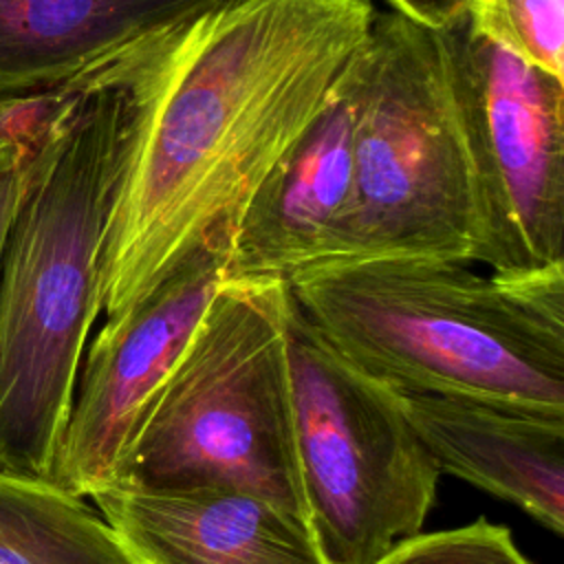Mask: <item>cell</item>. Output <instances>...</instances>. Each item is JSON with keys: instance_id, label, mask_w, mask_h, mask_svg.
<instances>
[{"instance_id": "1", "label": "cell", "mask_w": 564, "mask_h": 564, "mask_svg": "<svg viewBox=\"0 0 564 564\" xmlns=\"http://www.w3.org/2000/svg\"><path fill=\"white\" fill-rule=\"evenodd\" d=\"M370 0H220L159 53L99 262L106 319L203 249L229 251L249 198L328 104Z\"/></svg>"}, {"instance_id": "2", "label": "cell", "mask_w": 564, "mask_h": 564, "mask_svg": "<svg viewBox=\"0 0 564 564\" xmlns=\"http://www.w3.org/2000/svg\"><path fill=\"white\" fill-rule=\"evenodd\" d=\"M178 24L137 35L51 90L33 132L0 253V471L51 480L101 313L108 220L154 62Z\"/></svg>"}, {"instance_id": "3", "label": "cell", "mask_w": 564, "mask_h": 564, "mask_svg": "<svg viewBox=\"0 0 564 564\" xmlns=\"http://www.w3.org/2000/svg\"><path fill=\"white\" fill-rule=\"evenodd\" d=\"M286 289L339 355L397 392L564 416V262L480 275L430 258L337 260Z\"/></svg>"}, {"instance_id": "4", "label": "cell", "mask_w": 564, "mask_h": 564, "mask_svg": "<svg viewBox=\"0 0 564 564\" xmlns=\"http://www.w3.org/2000/svg\"><path fill=\"white\" fill-rule=\"evenodd\" d=\"M355 68L352 198L330 262H476L482 212L447 29L377 13Z\"/></svg>"}, {"instance_id": "5", "label": "cell", "mask_w": 564, "mask_h": 564, "mask_svg": "<svg viewBox=\"0 0 564 564\" xmlns=\"http://www.w3.org/2000/svg\"><path fill=\"white\" fill-rule=\"evenodd\" d=\"M286 313V282L225 278L152 399L112 485L234 487L304 518Z\"/></svg>"}, {"instance_id": "6", "label": "cell", "mask_w": 564, "mask_h": 564, "mask_svg": "<svg viewBox=\"0 0 564 564\" xmlns=\"http://www.w3.org/2000/svg\"><path fill=\"white\" fill-rule=\"evenodd\" d=\"M286 370L304 520L328 564H375L423 533L441 471L399 392L339 355L289 295Z\"/></svg>"}, {"instance_id": "7", "label": "cell", "mask_w": 564, "mask_h": 564, "mask_svg": "<svg viewBox=\"0 0 564 564\" xmlns=\"http://www.w3.org/2000/svg\"><path fill=\"white\" fill-rule=\"evenodd\" d=\"M447 37L482 212L476 262L491 273L564 262V82L465 20Z\"/></svg>"}, {"instance_id": "8", "label": "cell", "mask_w": 564, "mask_h": 564, "mask_svg": "<svg viewBox=\"0 0 564 564\" xmlns=\"http://www.w3.org/2000/svg\"><path fill=\"white\" fill-rule=\"evenodd\" d=\"M225 264L227 251L203 249L106 319L77 375L51 482L77 498L115 482L152 399L225 280Z\"/></svg>"}, {"instance_id": "9", "label": "cell", "mask_w": 564, "mask_h": 564, "mask_svg": "<svg viewBox=\"0 0 564 564\" xmlns=\"http://www.w3.org/2000/svg\"><path fill=\"white\" fill-rule=\"evenodd\" d=\"M355 62L357 55L319 117L249 198L229 242L225 278L289 282L333 260L352 198Z\"/></svg>"}, {"instance_id": "10", "label": "cell", "mask_w": 564, "mask_h": 564, "mask_svg": "<svg viewBox=\"0 0 564 564\" xmlns=\"http://www.w3.org/2000/svg\"><path fill=\"white\" fill-rule=\"evenodd\" d=\"M141 564H328L304 518L234 487L90 496Z\"/></svg>"}, {"instance_id": "11", "label": "cell", "mask_w": 564, "mask_h": 564, "mask_svg": "<svg viewBox=\"0 0 564 564\" xmlns=\"http://www.w3.org/2000/svg\"><path fill=\"white\" fill-rule=\"evenodd\" d=\"M399 399L438 471L513 502L562 533L564 416L447 394L399 392Z\"/></svg>"}, {"instance_id": "12", "label": "cell", "mask_w": 564, "mask_h": 564, "mask_svg": "<svg viewBox=\"0 0 564 564\" xmlns=\"http://www.w3.org/2000/svg\"><path fill=\"white\" fill-rule=\"evenodd\" d=\"M198 11L194 0H0V97L55 90L137 35Z\"/></svg>"}, {"instance_id": "13", "label": "cell", "mask_w": 564, "mask_h": 564, "mask_svg": "<svg viewBox=\"0 0 564 564\" xmlns=\"http://www.w3.org/2000/svg\"><path fill=\"white\" fill-rule=\"evenodd\" d=\"M0 564H141L84 498L0 471Z\"/></svg>"}, {"instance_id": "14", "label": "cell", "mask_w": 564, "mask_h": 564, "mask_svg": "<svg viewBox=\"0 0 564 564\" xmlns=\"http://www.w3.org/2000/svg\"><path fill=\"white\" fill-rule=\"evenodd\" d=\"M467 29L564 82V0H469Z\"/></svg>"}, {"instance_id": "15", "label": "cell", "mask_w": 564, "mask_h": 564, "mask_svg": "<svg viewBox=\"0 0 564 564\" xmlns=\"http://www.w3.org/2000/svg\"><path fill=\"white\" fill-rule=\"evenodd\" d=\"M375 564H531L502 524L476 520L465 527L419 533L399 542Z\"/></svg>"}, {"instance_id": "16", "label": "cell", "mask_w": 564, "mask_h": 564, "mask_svg": "<svg viewBox=\"0 0 564 564\" xmlns=\"http://www.w3.org/2000/svg\"><path fill=\"white\" fill-rule=\"evenodd\" d=\"M46 101V93L26 97L0 139V253L22 185V174L33 141V132L44 115Z\"/></svg>"}, {"instance_id": "17", "label": "cell", "mask_w": 564, "mask_h": 564, "mask_svg": "<svg viewBox=\"0 0 564 564\" xmlns=\"http://www.w3.org/2000/svg\"><path fill=\"white\" fill-rule=\"evenodd\" d=\"M394 13L432 31L456 26L467 15L469 0H386Z\"/></svg>"}, {"instance_id": "18", "label": "cell", "mask_w": 564, "mask_h": 564, "mask_svg": "<svg viewBox=\"0 0 564 564\" xmlns=\"http://www.w3.org/2000/svg\"><path fill=\"white\" fill-rule=\"evenodd\" d=\"M24 99H26V97H15V99L0 97V139H2L4 130L9 128V123L13 121V117H15V112L20 110V106H22Z\"/></svg>"}]
</instances>
